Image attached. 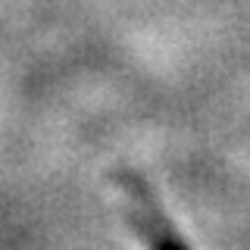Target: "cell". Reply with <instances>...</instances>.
<instances>
[{
  "label": "cell",
  "mask_w": 250,
  "mask_h": 250,
  "mask_svg": "<svg viewBox=\"0 0 250 250\" xmlns=\"http://www.w3.org/2000/svg\"><path fill=\"white\" fill-rule=\"evenodd\" d=\"M116 185L122 188V213L147 250H191L175 231V225L169 222V216L163 213V207L156 203L153 188L138 172H116Z\"/></svg>",
  "instance_id": "6da1fadb"
}]
</instances>
